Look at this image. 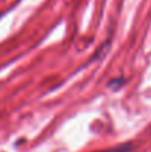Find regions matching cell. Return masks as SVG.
<instances>
[{
	"instance_id": "cell-1",
	"label": "cell",
	"mask_w": 151,
	"mask_h": 152,
	"mask_svg": "<svg viewBox=\"0 0 151 152\" xmlns=\"http://www.w3.org/2000/svg\"><path fill=\"white\" fill-rule=\"evenodd\" d=\"M132 148H133V145L130 142H126V143H122V145H117L113 148H107V149H101V151L95 152H130Z\"/></svg>"
}]
</instances>
